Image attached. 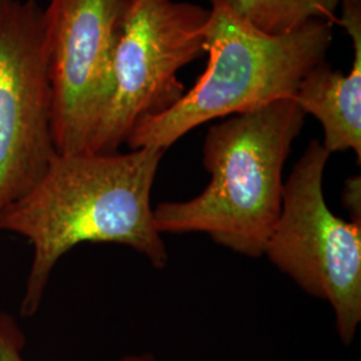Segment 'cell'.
Instances as JSON below:
<instances>
[{
	"mask_svg": "<svg viewBox=\"0 0 361 361\" xmlns=\"http://www.w3.org/2000/svg\"><path fill=\"white\" fill-rule=\"evenodd\" d=\"M209 10L173 0H133L116 42L113 94L89 147L113 154L143 119L185 94L178 71L204 54Z\"/></svg>",
	"mask_w": 361,
	"mask_h": 361,
	"instance_id": "5",
	"label": "cell"
},
{
	"mask_svg": "<svg viewBox=\"0 0 361 361\" xmlns=\"http://www.w3.org/2000/svg\"><path fill=\"white\" fill-rule=\"evenodd\" d=\"M305 116L285 98L210 128L202 150L210 182L189 201L157 205L158 232L207 233L237 253L262 256L281 212L285 162Z\"/></svg>",
	"mask_w": 361,
	"mask_h": 361,
	"instance_id": "2",
	"label": "cell"
},
{
	"mask_svg": "<svg viewBox=\"0 0 361 361\" xmlns=\"http://www.w3.org/2000/svg\"><path fill=\"white\" fill-rule=\"evenodd\" d=\"M234 13L268 35H283L313 19L336 23L340 0H226Z\"/></svg>",
	"mask_w": 361,
	"mask_h": 361,
	"instance_id": "9",
	"label": "cell"
},
{
	"mask_svg": "<svg viewBox=\"0 0 361 361\" xmlns=\"http://www.w3.org/2000/svg\"><path fill=\"white\" fill-rule=\"evenodd\" d=\"M202 30L207 68L169 110L140 122L126 145L131 150H168L212 119L238 116L279 99L295 98L301 80L326 62L334 23L313 19L268 35L233 11L226 0H210Z\"/></svg>",
	"mask_w": 361,
	"mask_h": 361,
	"instance_id": "3",
	"label": "cell"
},
{
	"mask_svg": "<svg viewBox=\"0 0 361 361\" xmlns=\"http://www.w3.org/2000/svg\"><path fill=\"white\" fill-rule=\"evenodd\" d=\"M165 152L54 155L42 178L0 219V232L18 234L32 247L22 316L38 312L55 265L80 244L129 246L155 268L166 267L150 202Z\"/></svg>",
	"mask_w": 361,
	"mask_h": 361,
	"instance_id": "1",
	"label": "cell"
},
{
	"mask_svg": "<svg viewBox=\"0 0 361 361\" xmlns=\"http://www.w3.org/2000/svg\"><path fill=\"white\" fill-rule=\"evenodd\" d=\"M55 154L43 8L0 0V219Z\"/></svg>",
	"mask_w": 361,
	"mask_h": 361,
	"instance_id": "7",
	"label": "cell"
},
{
	"mask_svg": "<svg viewBox=\"0 0 361 361\" xmlns=\"http://www.w3.org/2000/svg\"><path fill=\"white\" fill-rule=\"evenodd\" d=\"M131 1L50 0L43 8L58 154L89 153L111 99L116 42Z\"/></svg>",
	"mask_w": 361,
	"mask_h": 361,
	"instance_id": "6",
	"label": "cell"
},
{
	"mask_svg": "<svg viewBox=\"0 0 361 361\" xmlns=\"http://www.w3.org/2000/svg\"><path fill=\"white\" fill-rule=\"evenodd\" d=\"M329 157L320 141H310L284 182L264 255L302 290L331 304L338 336L349 345L361 323V222L337 217L325 202Z\"/></svg>",
	"mask_w": 361,
	"mask_h": 361,
	"instance_id": "4",
	"label": "cell"
},
{
	"mask_svg": "<svg viewBox=\"0 0 361 361\" xmlns=\"http://www.w3.org/2000/svg\"><path fill=\"white\" fill-rule=\"evenodd\" d=\"M341 15L336 23L344 27L353 44L348 75L326 62L304 78L295 95L305 116L323 126L324 149L332 153L352 150L361 161V0H340Z\"/></svg>",
	"mask_w": 361,
	"mask_h": 361,
	"instance_id": "8",
	"label": "cell"
},
{
	"mask_svg": "<svg viewBox=\"0 0 361 361\" xmlns=\"http://www.w3.org/2000/svg\"><path fill=\"white\" fill-rule=\"evenodd\" d=\"M26 345V337L10 313L0 310V361H26L23 357V349ZM121 361H155L154 356L130 355Z\"/></svg>",
	"mask_w": 361,
	"mask_h": 361,
	"instance_id": "10",
	"label": "cell"
},
{
	"mask_svg": "<svg viewBox=\"0 0 361 361\" xmlns=\"http://www.w3.org/2000/svg\"><path fill=\"white\" fill-rule=\"evenodd\" d=\"M344 204L353 213V219L360 221V177H352L347 180Z\"/></svg>",
	"mask_w": 361,
	"mask_h": 361,
	"instance_id": "11",
	"label": "cell"
}]
</instances>
